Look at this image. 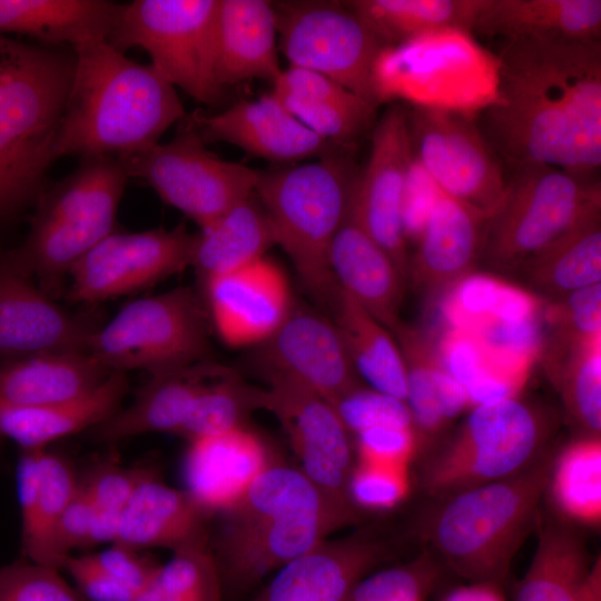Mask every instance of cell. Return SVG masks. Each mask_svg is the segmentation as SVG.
I'll return each instance as SVG.
<instances>
[{"label":"cell","instance_id":"obj_1","mask_svg":"<svg viewBox=\"0 0 601 601\" xmlns=\"http://www.w3.org/2000/svg\"><path fill=\"white\" fill-rule=\"evenodd\" d=\"M493 101L475 120L500 159L584 177L601 166V41L504 40Z\"/></svg>","mask_w":601,"mask_h":601},{"label":"cell","instance_id":"obj_2","mask_svg":"<svg viewBox=\"0 0 601 601\" xmlns=\"http://www.w3.org/2000/svg\"><path fill=\"white\" fill-rule=\"evenodd\" d=\"M75 69L55 142L63 156L122 158L159 142L185 117L175 87L107 40L72 47Z\"/></svg>","mask_w":601,"mask_h":601},{"label":"cell","instance_id":"obj_3","mask_svg":"<svg viewBox=\"0 0 601 601\" xmlns=\"http://www.w3.org/2000/svg\"><path fill=\"white\" fill-rule=\"evenodd\" d=\"M221 518L209 549L223 587L246 590L328 540L362 512L331 497L299 469L277 462Z\"/></svg>","mask_w":601,"mask_h":601},{"label":"cell","instance_id":"obj_4","mask_svg":"<svg viewBox=\"0 0 601 601\" xmlns=\"http://www.w3.org/2000/svg\"><path fill=\"white\" fill-rule=\"evenodd\" d=\"M553 457L549 451L515 475L436 500L421 535L442 565L470 582L502 585L539 523Z\"/></svg>","mask_w":601,"mask_h":601},{"label":"cell","instance_id":"obj_5","mask_svg":"<svg viewBox=\"0 0 601 601\" xmlns=\"http://www.w3.org/2000/svg\"><path fill=\"white\" fill-rule=\"evenodd\" d=\"M73 69L71 47L11 40L0 66V221L41 191Z\"/></svg>","mask_w":601,"mask_h":601},{"label":"cell","instance_id":"obj_6","mask_svg":"<svg viewBox=\"0 0 601 601\" xmlns=\"http://www.w3.org/2000/svg\"><path fill=\"white\" fill-rule=\"evenodd\" d=\"M358 174L345 151L258 171L255 193L272 223L276 245L286 253L309 294L328 306L338 288L329 249L346 217Z\"/></svg>","mask_w":601,"mask_h":601},{"label":"cell","instance_id":"obj_7","mask_svg":"<svg viewBox=\"0 0 601 601\" xmlns=\"http://www.w3.org/2000/svg\"><path fill=\"white\" fill-rule=\"evenodd\" d=\"M128 178L120 158L87 157L40 191L28 236L14 252L46 292L115 230Z\"/></svg>","mask_w":601,"mask_h":601},{"label":"cell","instance_id":"obj_8","mask_svg":"<svg viewBox=\"0 0 601 601\" xmlns=\"http://www.w3.org/2000/svg\"><path fill=\"white\" fill-rule=\"evenodd\" d=\"M548 425L518 396L472 406L463 425L425 460L420 483L435 500L515 475L549 450Z\"/></svg>","mask_w":601,"mask_h":601},{"label":"cell","instance_id":"obj_9","mask_svg":"<svg viewBox=\"0 0 601 601\" xmlns=\"http://www.w3.org/2000/svg\"><path fill=\"white\" fill-rule=\"evenodd\" d=\"M496 59L471 32L449 29L384 47L374 66L376 101L474 115L495 95Z\"/></svg>","mask_w":601,"mask_h":601},{"label":"cell","instance_id":"obj_10","mask_svg":"<svg viewBox=\"0 0 601 601\" xmlns=\"http://www.w3.org/2000/svg\"><path fill=\"white\" fill-rule=\"evenodd\" d=\"M502 203L486 220L480 255L516 269L601 204V184L543 164L513 166Z\"/></svg>","mask_w":601,"mask_h":601},{"label":"cell","instance_id":"obj_11","mask_svg":"<svg viewBox=\"0 0 601 601\" xmlns=\"http://www.w3.org/2000/svg\"><path fill=\"white\" fill-rule=\"evenodd\" d=\"M206 304L190 287L126 304L97 328L88 353L110 372L149 375L204 362L209 351Z\"/></svg>","mask_w":601,"mask_h":601},{"label":"cell","instance_id":"obj_12","mask_svg":"<svg viewBox=\"0 0 601 601\" xmlns=\"http://www.w3.org/2000/svg\"><path fill=\"white\" fill-rule=\"evenodd\" d=\"M219 0H135L121 4L107 41L142 48L171 86L205 105L224 96L215 70Z\"/></svg>","mask_w":601,"mask_h":601},{"label":"cell","instance_id":"obj_13","mask_svg":"<svg viewBox=\"0 0 601 601\" xmlns=\"http://www.w3.org/2000/svg\"><path fill=\"white\" fill-rule=\"evenodd\" d=\"M120 159L128 177L147 183L200 229L250 198L258 180V170L207 150L190 121L170 141Z\"/></svg>","mask_w":601,"mask_h":601},{"label":"cell","instance_id":"obj_14","mask_svg":"<svg viewBox=\"0 0 601 601\" xmlns=\"http://www.w3.org/2000/svg\"><path fill=\"white\" fill-rule=\"evenodd\" d=\"M278 47L289 67L321 73L378 106L374 66L384 48L345 4L329 1L274 6Z\"/></svg>","mask_w":601,"mask_h":601},{"label":"cell","instance_id":"obj_15","mask_svg":"<svg viewBox=\"0 0 601 601\" xmlns=\"http://www.w3.org/2000/svg\"><path fill=\"white\" fill-rule=\"evenodd\" d=\"M407 120L414 161L435 187L491 217L503 200L506 180L475 116L411 106Z\"/></svg>","mask_w":601,"mask_h":601},{"label":"cell","instance_id":"obj_16","mask_svg":"<svg viewBox=\"0 0 601 601\" xmlns=\"http://www.w3.org/2000/svg\"><path fill=\"white\" fill-rule=\"evenodd\" d=\"M413 164L407 108L391 105L373 128L370 156L359 170L348 213L386 252L405 282L410 257L403 206Z\"/></svg>","mask_w":601,"mask_h":601},{"label":"cell","instance_id":"obj_17","mask_svg":"<svg viewBox=\"0 0 601 601\" xmlns=\"http://www.w3.org/2000/svg\"><path fill=\"white\" fill-rule=\"evenodd\" d=\"M195 234L173 229L114 230L70 269L69 297L96 303L148 287L191 266Z\"/></svg>","mask_w":601,"mask_h":601},{"label":"cell","instance_id":"obj_18","mask_svg":"<svg viewBox=\"0 0 601 601\" xmlns=\"http://www.w3.org/2000/svg\"><path fill=\"white\" fill-rule=\"evenodd\" d=\"M266 381L263 410L279 422L298 469L331 497L351 503L347 485L356 462L354 442L333 404L292 381Z\"/></svg>","mask_w":601,"mask_h":601},{"label":"cell","instance_id":"obj_19","mask_svg":"<svg viewBox=\"0 0 601 601\" xmlns=\"http://www.w3.org/2000/svg\"><path fill=\"white\" fill-rule=\"evenodd\" d=\"M99 326L58 305L14 249L0 254V361L56 352L88 353Z\"/></svg>","mask_w":601,"mask_h":601},{"label":"cell","instance_id":"obj_20","mask_svg":"<svg viewBox=\"0 0 601 601\" xmlns=\"http://www.w3.org/2000/svg\"><path fill=\"white\" fill-rule=\"evenodd\" d=\"M394 552L390 535L374 525H362L283 565L250 601H344L361 579Z\"/></svg>","mask_w":601,"mask_h":601},{"label":"cell","instance_id":"obj_21","mask_svg":"<svg viewBox=\"0 0 601 601\" xmlns=\"http://www.w3.org/2000/svg\"><path fill=\"white\" fill-rule=\"evenodd\" d=\"M204 283L210 324L230 347L263 344L293 309L288 279L266 256Z\"/></svg>","mask_w":601,"mask_h":601},{"label":"cell","instance_id":"obj_22","mask_svg":"<svg viewBox=\"0 0 601 601\" xmlns=\"http://www.w3.org/2000/svg\"><path fill=\"white\" fill-rule=\"evenodd\" d=\"M262 345L265 378L300 384L334 403L359 385L332 319L308 308H294Z\"/></svg>","mask_w":601,"mask_h":601},{"label":"cell","instance_id":"obj_23","mask_svg":"<svg viewBox=\"0 0 601 601\" xmlns=\"http://www.w3.org/2000/svg\"><path fill=\"white\" fill-rule=\"evenodd\" d=\"M189 121L204 141H225L270 161L323 158L345 149L307 128L272 92L215 115L195 114Z\"/></svg>","mask_w":601,"mask_h":601},{"label":"cell","instance_id":"obj_24","mask_svg":"<svg viewBox=\"0 0 601 601\" xmlns=\"http://www.w3.org/2000/svg\"><path fill=\"white\" fill-rule=\"evenodd\" d=\"M187 442L185 490L215 516L235 506L256 479L278 462L270 446L248 425Z\"/></svg>","mask_w":601,"mask_h":601},{"label":"cell","instance_id":"obj_25","mask_svg":"<svg viewBox=\"0 0 601 601\" xmlns=\"http://www.w3.org/2000/svg\"><path fill=\"white\" fill-rule=\"evenodd\" d=\"M215 519L185 489L167 485L154 472L121 511L116 543L138 551L162 548L173 553L206 548Z\"/></svg>","mask_w":601,"mask_h":601},{"label":"cell","instance_id":"obj_26","mask_svg":"<svg viewBox=\"0 0 601 601\" xmlns=\"http://www.w3.org/2000/svg\"><path fill=\"white\" fill-rule=\"evenodd\" d=\"M489 215L440 189L408 263L414 283L426 292L446 289L469 274L480 255Z\"/></svg>","mask_w":601,"mask_h":601},{"label":"cell","instance_id":"obj_27","mask_svg":"<svg viewBox=\"0 0 601 601\" xmlns=\"http://www.w3.org/2000/svg\"><path fill=\"white\" fill-rule=\"evenodd\" d=\"M277 18L266 0H219L215 70L218 83L236 85L279 77Z\"/></svg>","mask_w":601,"mask_h":601},{"label":"cell","instance_id":"obj_28","mask_svg":"<svg viewBox=\"0 0 601 601\" xmlns=\"http://www.w3.org/2000/svg\"><path fill=\"white\" fill-rule=\"evenodd\" d=\"M329 266L339 289L391 332L397 327L405 280L348 210L332 243Z\"/></svg>","mask_w":601,"mask_h":601},{"label":"cell","instance_id":"obj_29","mask_svg":"<svg viewBox=\"0 0 601 601\" xmlns=\"http://www.w3.org/2000/svg\"><path fill=\"white\" fill-rule=\"evenodd\" d=\"M223 368L221 365L204 361L150 375L127 407H120L108 420L91 428L95 437L106 444H116L146 433L176 435L196 397Z\"/></svg>","mask_w":601,"mask_h":601},{"label":"cell","instance_id":"obj_30","mask_svg":"<svg viewBox=\"0 0 601 601\" xmlns=\"http://www.w3.org/2000/svg\"><path fill=\"white\" fill-rule=\"evenodd\" d=\"M270 92L307 128L343 147L375 120L377 105L307 69L283 70Z\"/></svg>","mask_w":601,"mask_h":601},{"label":"cell","instance_id":"obj_31","mask_svg":"<svg viewBox=\"0 0 601 601\" xmlns=\"http://www.w3.org/2000/svg\"><path fill=\"white\" fill-rule=\"evenodd\" d=\"M125 373L112 372L88 395L63 404L20 405L0 401V439L21 450H43L61 437L93 428L112 416L127 392Z\"/></svg>","mask_w":601,"mask_h":601},{"label":"cell","instance_id":"obj_32","mask_svg":"<svg viewBox=\"0 0 601 601\" xmlns=\"http://www.w3.org/2000/svg\"><path fill=\"white\" fill-rule=\"evenodd\" d=\"M112 372L89 353L56 352L0 361V401L52 405L79 400Z\"/></svg>","mask_w":601,"mask_h":601},{"label":"cell","instance_id":"obj_33","mask_svg":"<svg viewBox=\"0 0 601 601\" xmlns=\"http://www.w3.org/2000/svg\"><path fill=\"white\" fill-rule=\"evenodd\" d=\"M393 333L405 364V402L418 450L470 404L463 386L443 367L436 346L423 332L400 323Z\"/></svg>","mask_w":601,"mask_h":601},{"label":"cell","instance_id":"obj_34","mask_svg":"<svg viewBox=\"0 0 601 601\" xmlns=\"http://www.w3.org/2000/svg\"><path fill=\"white\" fill-rule=\"evenodd\" d=\"M121 4L106 0H0V36L18 33L42 46L107 40Z\"/></svg>","mask_w":601,"mask_h":601},{"label":"cell","instance_id":"obj_35","mask_svg":"<svg viewBox=\"0 0 601 601\" xmlns=\"http://www.w3.org/2000/svg\"><path fill=\"white\" fill-rule=\"evenodd\" d=\"M503 40L554 37L600 40V0H485L473 27Z\"/></svg>","mask_w":601,"mask_h":601},{"label":"cell","instance_id":"obj_36","mask_svg":"<svg viewBox=\"0 0 601 601\" xmlns=\"http://www.w3.org/2000/svg\"><path fill=\"white\" fill-rule=\"evenodd\" d=\"M594 561L572 524L549 520L540 525L535 552L514 601H582Z\"/></svg>","mask_w":601,"mask_h":601},{"label":"cell","instance_id":"obj_37","mask_svg":"<svg viewBox=\"0 0 601 601\" xmlns=\"http://www.w3.org/2000/svg\"><path fill=\"white\" fill-rule=\"evenodd\" d=\"M329 308L357 376L368 387L405 401V364L391 331L339 288Z\"/></svg>","mask_w":601,"mask_h":601},{"label":"cell","instance_id":"obj_38","mask_svg":"<svg viewBox=\"0 0 601 601\" xmlns=\"http://www.w3.org/2000/svg\"><path fill=\"white\" fill-rule=\"evenodd\" d=\"M485 0H352L343 2L383 47L449 29L473 31Z\"/></svg>","mask_w":601,"mask_h":601},{"label":"cell","instance_id":"obj_39","mask_svg":"<svg viewBox=\"0 0 601 601\" xmlns=\"http://www.w3.org/2000/svg\"><path fill=\"white\" fill-rule=\"evenodd\" d=\"M520 268L536 288L559 297L601 283V204Z\"/></svg>","mask_w":601,"mask_h":601},{"label":"cell","instance_id":"obj_40","mask_svg":"<svg viewBox=\"0 0 601 601\" xmlns=\"http://www.w3.org/2000/svg\"><path fill=\"white\" fill-rule=\"evenodd\" d=\"M274 245L268 215L252 196L195 234L191 266L205 279L264 257Z\"/></svg>","mask_w":601,"mask_h":601},{"label":"cell","instance_id":"obj_41","mask_svg":"<svg viewBox=\"0 0 601 601\" xmlns=\"http://www.w3.org/2000/svg\"><path fill=\"white\" fill-rule=\"evenodd\" d=\"M436 351L443 367L465 390L470 406L518 396L529 376L466 331L446 328Z\"/></svg>","mask_w":601,"mask_h":601},{"label":"cell","instance_id":"obj_42","mask_svg":"<svg viewBox=\"0 0 601 601\" xmlns=\"http://www.w3.org/2000/svg\"><path fill=\"white\" fill-rule=\"evenodd\" d=\"M545 493L561 520L572 525L600 524V436L582 435L554 454Z\"/></svg>","mask_w":601,"mask_h":601},{"label":"cell","instance_id":"obj_43","mask_svg":"<svg viewBox=\"0 0 601 601\" xmlns=\"http://www.w3.org/2000/svg\"><path fill=\"white\" fill-rule=\"evenodd\" d=\"M263 404L264 388L224 367L196 397L176 435L190 441L247 425L252 412L263 410Z\"/></svg>","mask_w":601,"mask_h":601},{"label":"cell","instance_id":"obj_44","mask_svg":"<svg viewBox=\"0 0 601 601\" xmlns=\"http://www.w3.org/2000/svg\"><path fill=\"white\" fill-rule=\"evenodd\" d=\"M79 480L67 460L43 449L39 459V482L33 520L21 534L23 559L55 568L51 538L55 525L75 496Z\"/></svg>","mask_w":601,"mask_h":601},{"label":"cell","instance_id":"obj_45","mask_svg":"<svg viewBox=\"0 0 601 601\" xmlns=\"http://www.w3.org/2000/svg\"><path fill=\"white\" fill-rule=\"evenodd\" d=\"M223 585L209 546L174 552L135 601H221Z\"/></svg>","mask_w":601,"mask_h":601},{"label":"cell","instance_id":"obj_46","mask_svg":"<svg viewBox=\"0 0 601 601\" xmlns=\"http://www.w3.org/2000/svg\"><path fill=\"white\" fill-rule=\"evenodd\" d=\"M569 363L561 376L566 410L587 436L601 431V337L572 341Z\"/></svg>","mask_w":601,"mask_h":601},{"label":"cell","instance_id":"obj_47","mask_svg":"<svg viewBox=\"0 0 601 601\" xmlns=\"http://www.w3.org/2000/svg\"><path fill=\"white\" fill-rule=\"evenodd\" d=\"M443 565L432 552L361 579L344 601H424L436 588Z\"/></svg>","mask_w":601,"mask_h":601},{"label":"cell","instance_id":"obj_48","mask_svg":"<svg viewBox=\"0 0 601 601\" xmlns=\"http://www.w3.org/2000/svg\"><path fill=\"white\" fill-rule=\"evenodd\" d=\"M505 284L487 274H466L449 286L440 308L446 328L473 333L491 323Z\"/></svg>","mask_w":601,"mask_h":601},{"label":"cell","instance_id":"obj_49","mask_svg":"<svg viewBox=\"0 0 601 601\" xmlns=\"http://www.w3.org/2000/svg\"><path fill=\"white\" fill-rule=\"evenodd\" d=\"M408 467L356 460L347 493L358 511H387L400 505L408 495Z\"/></svg>","mask_w":601,"mask_h":601},{"label":"cell","instance_id":"obj_50","mask_svg":"<svg viewBox=\"0 0 601 601\" xmlns=\"http://www.w3.org/2000/svg\"><path fill=\"white\" fill-rule=\"evenodd\" d=\"M333 406L352 437L376 426L413 427L405 401L362 384L337 398Z\"/></svg>","mask_w":601,"mask_h":601},{"label":"cell","instance_id":"obj_51","mask_svg":"<svg viewBox=\"0 0 601 601\" xmlns=\"http://www.w3.org/2000/svg\"><path fill=\"white\" fill-rule=\"evenodd\" d=\"M0 601H80L59 570L26 559L0 568Z\"/></svg>","mask_w":601,"mask_h":601},{"label":"cell","instance_id":"obj_52","mask_svg":"<svg viewBox=\"0 0 601 601\" xmlns=\"http://www.w3.org/2000/svg\"><path fill=\"white\" fill-rule=\"evenodd\" d=\"M543 317L564 328L570 339L601 337V283L573 290L544 307Z\"/></svg>","mask_w":601,"mask_h":601},{"label":"cell","instance_id":"obj_53","mask_svg":"<svg viewBox=\"0 0 601 601\" xmlns=\"http://www.w3.org/2000/svg\"><path fill=\"white\" fill-rule=\"evenodd\" d=\"M155 471L150 467H124L116 463H102L79 480L97 509L120 512L140 483Z\"/></svg>","mask_w":601,"mask_h":601},{"label":"cell","instance_id":"obj_54","mask_svg":"<svg viewBox=\"0 0 601 601\" xmlns=\"http://www.w3.org/2000/svg\"><path fill=\"white\" fill-rule=\"evenodd\" d=\"M356 460L405 466L417 452L413 427L376 426L353 436Z\"/></svg>","mask_w":601,"mask_h":601},{"label":"cell","instance_id":"obj_55","mask_svg":"<svg viewBox=\"0 0 601 601\" xmlns=\"http://www.w3.org/2000/svg\"><path fill=\"white\" fill-rule=\"evenodd\" d=\"M93 504L79 483L78 490L58 519L51 538V554L55 568L61 570L72 550L89 548V530Z\"/></svg>","mask_w":601,"mask_h":601},{"label":"cell","instance_id":"obj_56","mask_svg":"<svg viewBox=\"0 0 601 601\" xmlns=\"http://www.w3.org/2000/svg\"><path fill=\"white\" fill-rule=\"evenodd\" d=\"M90 555L99 568L136 594L149 584L160 566L141 551L118 543Z\"/></svg>","mask_w":601,"mask_h":601},{"label":"cell","instance_id":"obj_57","mask_svg":"<svg viewBox=\"0 0 601 601\" xmlns=\"http://www.w3.org/2000/svg\"><path fill=\"white\" fill-rule=\"evenodd\" d=\"M73 579L80 593L89 601H135L136 593L111 578L91 555H69L63 568Z\"/></svg>","mask_w":601,"mask_h":601},{"label":"cell","instance_id":"obj_58","mask_svg":"<svg viewBox=\"0 0 601 601\" xmlns=\"http://www.w3.org/2000/svg\"><path fill=\"white\" fill-rule=\"evenodd\" d=\"M120 512L93 509L89 530V548L105 544L116 543L120 526Z\"/></svg>","mask_w":601,"mask_h":601},{"label":"cell","instance_id":"obj_59","mask_svg":"<svg viewBox=\"0 0 601 601\" xmlns=\"http://www.w3.org/2000/svg\"><path fill=\"white\" fill-rule=\"evenodd\" d=\"M441 601H506L501 585L491 582H470L450 590Z\"/></svg>","mask_w":601,"mask_h":601},{"label":"cell","instance_id":"obj_60","mask_svg":"<svg viewBox=\"0 0 601 601\" xmlns=\"http://www.w3.org/2000/svg\"><path fill=\"white\" fill-rule=\"evenodd\" d=\"M582 601H601V559H595Z\"/></svg>","mask_w":601,"mask_h":601},{"label":"cell","instance_id":"obj_61","mask_svg":"<svg viewBox=\"0 0 601 601\" xmlns=\"http://www.w3.org/2000/svg\"><path fill=\"white\" fill-rule=\"evenodd\" d=\"M11 40L10 38H7L4 36H0V66L3 61V58L9 49V46L11 43Z\"/></svg>","mask_w":601,"mask_h":601}]
</instances>
